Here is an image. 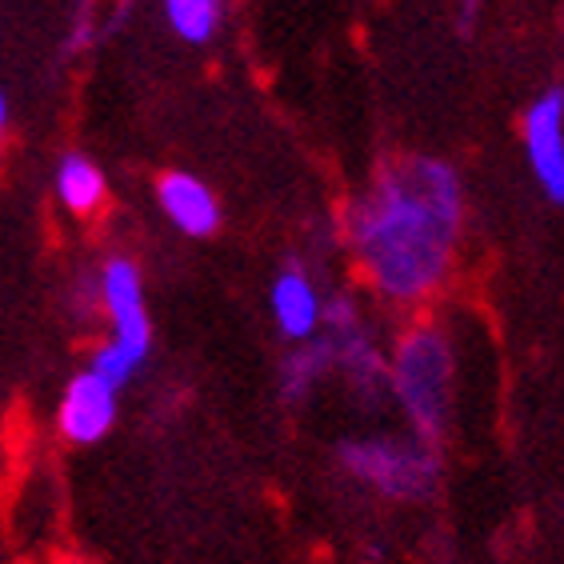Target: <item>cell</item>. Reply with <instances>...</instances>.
Returning <instances> with one entry per match:
<instances>
[{
  "instance_id": "3",
  "label": "cell",
  "mask_w": 564,
  "mask_h": 564,
  "mask_svg": "<svg viewBox=\"0 0 564 564\" xmlns=\"http://www.w3.org/2000/svg\"><path fill=\"white\" fill-rule=\"evenodd\" d=\"M340 456L360 485H369L389 500H424L441 477L436 448L424 445L421 436H413V441H397V436L352 441Z\"/></svg>"
},
{
  "instance_id": "12",
  "label": "cell",
  "mask_w": 564,
  "mask_h": 564,
  "mask_svg": "<svg viewBox=\"0 0 564 564\" xmlns=\"http://www.w3.org/2000/svg\"><path fill=\"white\" fill-rule=\"evenodd\" d=\"M88 369L97 372V377H105L112 384V389H124L132 377H137V369H141V360L132 357L129 348H120L117 340H109L105 348H97V357H93V365Z\"/></svg>"
},
{
  "instance_id": "2",
  "label": "cell",
  "mask_w": 564,
  "mask_h": 564,
  "mask_svg": "<svg viewBox=\"0 0 564 564\" xmlns=\"http://www.w3.org/2000/svg\"><path fill=\"white\" fill-rule=\"evenodd\" d=\"M389 384L413 424V436L424 445H441L453 416V348L445 333L433 325L413 328L392 357Z\"/></svg>"
},
{
  "instance_id": "11",
  "label": "cell",
  "mask_w": 564,
  "mask_h": 564,
  "mask_svg": "<svg viewBox=\"0 0 564 564\" xmlns=\"http://www.w3.org/2000/svg\"><path fill=\"white\" fill-rule=\"evenodd\" d=\"M164 21L181 41L208 44L225 21V0H161Z\"/></svg>"
},
{
  "instance_id": "7",
  "label": "cell",
  "mask_w": 564,
  "mask_h": 564,
  "mask_svg": "<svg viewBox=\"0 0 564 564\" xmlns=\"http://www.w3.org/2000/svg\"><path fill=\"white\" fill-rule=\"evenodd\" d=\"M269 304H272L276 333L284 340L304 345V340L321 337V328H325V301H321L313 276L304 269L276 272V281L269 289Z\"/></svg>"
},
{
  "instance_id": "9",
  "label": "cell",
  "mask_w": 564,
  "mask_h": 564,
  "mask_svg": "<svg viewBox=\"0 0 564 564\" xmlns=\"http://www.w3.org/2000/svg\"><path fill=\"white\" fill-rule=\"evenodd\" d=\"M56 196H61V205L76 217H93L100 205H105V196H109V181L100 173L97 161H88L80 152H68L65 161L56 164Z\"/></svg>"
},
{
  "instance_id": "5",
  "label": "cell",
  "mask_w": 564,
  "mask_h": 564,
  "mask_svg": "<svg viewBox=\"0 0 564 564\" xmlns=\"http://www.w3.org/2000/svg\"><path fill=\"white\" fill-rule=\"evenodd\" d=\"M524 156L541 193L564 205V93L549 88L524 112Z\"/></svg>"
},
{
  "instance_id": "4",
  "label": "cell",
  "mask_w": 564,
  "mask_h": 564,
  "mask_svg": "<svg viewBox=\"0 0 564 564\" xmlns=\"http://www.w3.org/2000/svg\"><path fill=\"white\" fill-rule=\"evenodd\" d=\"M100 301H105V313L112 321V340L120 348H129L132 357L144 365L152 348V321L149 304H144L141 269L129 257H112L100 269Z\"/></svg>"
},
{
  "instance_id": "8",
  "label": "cell",
  "mask_w": 564,
  "mask_h": 564,
  "mask_svg": "<svg viewBox=\"0 0 564 564\" xmlns=\"http://www.w3.org/2000/svg\"><path fill=\"white\" fill-rule=\"evenodd\" d=\"M156 200L176 232H185V237H213L220 228V200L200 176L164 173L156 181Z\"/></svg>"
},
{
  "instance_id": "1",
  "label": "cell",
  "mask_w": 564,
  "mask_h": 564,
  "mask_svg": "<svg viewBox=\"0 0 564 564\" xmlns=\"http://www.w3.org/2000/svg\"><path fill=\"white\" fill-rule=\"evenodd\" d=\"M465 220V193L453 164L404 156L384 164L369 193L348 208V245L380 296L416 304L453 269Z\"/></svg>"
},
{
  "instance_id": "13",
  "label": "cell",
  "mask_w": 564,
  "mask_h": 564,
  "mask_svg": "<svg viewBox=\"0 0 564 564\" xmlns=\"http://www.w3.org/2000/svg\"><path fill=\"white\" fill-rule=\"evenodd\" d=\"M4 129H9V100L0 93V141H4Z\"/></svg>"
},
{
  "instance_id": "6",
  "label": "cell",
  "mask_w": 564,
  "mask_h": 564,
  "mask_svg": "<svg viewBox=\"0 0 564 564\" xmlns=\"http://www.w3.org/2000/svg\"><path fill=\"white\" fill-rule=\"evenodd\" d=\"M117 392L109 380L97 377L93 369L76 372L68 380L65 397H61V409H56V429L65 441L73 445H97L112 433L117 424Z\"/></svg>"
},
{
  "instance_id": "10",
  "label": "cell",
  "mask_w": 564,
  "mask_h": 564,
  "mask_svg": "<svg viewBox=\"0 0 564 564\" xmlns=\"http://www.w3.org/2000/svg\"><path fill=\"white\" fill-rule=\"evenodd\" d=\"M328 369H333V348H328L325 337H313V340H304L301 348H293L281 365L284 401H304V397L313 392L316 380L325 377Z\"/></svg>"
}]
</instances>
